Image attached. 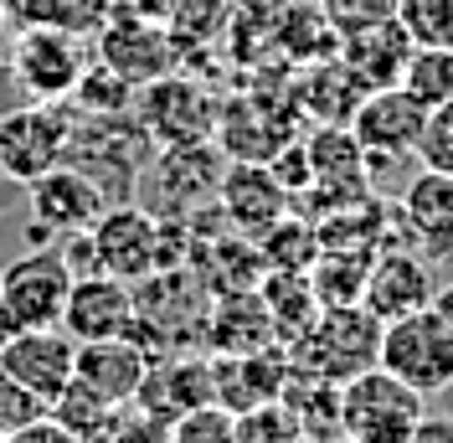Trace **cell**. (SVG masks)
<instances>
[{
	"label": "cell",
	"mask_w": 453,
	"mask_h": 443,
	"mask_svg": "<svg viewBox=\"0 0 453 443\" xmlns=\"http://www.w3.org/2000/svg\"><path fill=\"white\" fill-rule=\"evenodd\" d=\"M288 346L294 371H310V377H330V382H350L376 366L381 356V320L366 305H330L319 309L304 330Z\"/></svg>",
	"instance_id": "obj_1"
},
{
	"label": "cell",
	"mask_w": 453,
	"mask_h": 443,
	"mask_svg": "<svg viewBox=\"0 0 453 443\" xmlns=\"http://www.w3.org/2000/svg\"><path fill=\"white\" fill-rule=\"evenodd\" d=\"M423 392L396 382L387 366L340 382V433L356 443H407L423 423Z\"/></svg>",
	"instance_id": "obj_2"
},
{
	"label": "cell",
	"mask_w": 453,
	"mask_h": 443,
	"mask_svg": "<svg viewBox=\"0 0 453 443\" xmlns=\"http://www.w3.org/2000/svg\"><path fill=\"white\" fill-rule=\"evenodd\" d=\"M73 129H78V109L67 98H57V104L31 98L27 109L0 113V175L31 186L36 175H47L52 166L67 160Z\"/></svg>",
	"instance_id": "obj_3"
},
{
	"label": "cell",
	"mask_w": 453,
	"mask_h": 443,
	"mask_svg": "<svg viewBox=\"0 0 453 443\" xmlns=\"http://www.w3.org/2000/svg\"><path fill=\"white\" fill-rule=\"evenodd\" d=\"M73 289V268L62 248H27L0 268V330H36V325H62V305Z\"/></svg>",
	"instance_id": "obj_4"
},
{
	"label": "cell",
	"mask_w": 453,
	"mask_h": 443,
	"mask_svg": "<svg viewBox=\"0 0 453 443\" xmlns=\"http://www.w3.org/2000/svg\"><path fill=\"white\" fill-rule=\"evenodd\" d=\"M376 366H387L396 382H407L412 392L438 397V392L453 387V330L433 315V305L412 309L402 320H387Z\"/></svg>",
	"instance_id": "obj_5"
},
{
	"label": "cell",
	"mask_w": 453,
	"mask_h": 443,
	"mask_svg": "<svg viewBox=\"0 0 453 443\" xmlns=\"http://www.w3.org/2000/svg\"><path fill=\"white\" fill-rule=\"evenodd\" d=\"M93 62L78 31H57V27H16V42L5 52V67L16 88L27 98L57 104V98H73V88L83 78V67Z\"/></svg>",
	"instance_id": "obj_6"
},
{
	"label": "cell",
	"mask_w": 453,
	"mask_h": 443,
	"mask_svg": "<svg viewBox=\"0 0 453 443\" xmlns=\"http://www.w3.org/2000/svg\"><path fill=\"white\" fill-rule=\"evenodd\" d=\"M134 119L155 139V150L196 144V139L217 135V93H206V83H196L191 73L175 67L165 78L134 88Z\"/></svg>",
	"instance_id": "obj_7"
},
{
	"label": "cell",
	"mask_w": 453,
	"mask_h": 443,
	"mask_svg": "<svg viewBox=\"0 0 453 443\" xmlns=\"http://www.w3.org/2000/svg\"><path fill=\"white\" fill-rule=\"evenodd\" d=\"M98 42H93V52L98 62H109L119 78H129L134 88L155 83V78H165L180 67V52H175V36H170L165 21H155V16H140V11H129V5H119L113 0L109 16H104V27L93 31Z\"/></svg>",
	"instance_id": "obj_8"
},
{
	"label": "cell",
	"mask_w": 453,
	"mask_h": 443,
	"mask_svg": "<svg viewBox=\"0 0 453 443\" xmlns=\"http://www.w3.org/2000/svg\"><path fill=\"white\" fill-rule=\"evenodd\" d=\"M88 232H93V248H98V268L104 274H119V278H129V284L160 274V217L155 212L119 201V206H104Z\"/></svg>",
	"instance_id": "obj_9"
},
{
	"label": "cell",
	"mask_w": 453,
	"mask_h": 443,
	"mask_svg": "<svg viewBox=\"0 0 453 443\" xmlns=\"http://www.w3.org/2000/svg\"><path fill=\"white\" fill-rule=\"evenodd\" d=\"M427 109L407 93L402 83L392 88H371L361 98V109L350 113V135L361 139L366 160H402V155H418V139H423Z\"/></svg>",
	"instance_id": "obj_10"
},
{
	"label": "cell",
	"mask_w": 453,
	"mask_h": 443,
	"mask_svg": "<svg viewBox=\"0 0 453 443\" xmlns=\"http://www.w3.org/2000/svg\"><path fill=\"white\" fill-rule=\"evenodd\" d=\"M217 201H222V217L242 232V237H263L273 222H283L294 212V191L283 186L273 166H263V160H237V166L222 170V181H217Z\"/></svg>",
	"instance_id": "obj_11"
},
{
	"label": "cell",
	"mask_w": 453,
	"mask_h": 443,
	"mask_svg": "<svg viewBox=\"0 0 453 443\" xmlns=\"http://www.w3.org/2000/svg\"><path fill=\"white\" fill-rule=\"evenodd\" d=\"M134 402L150 408V413L170 417V423L206 408V402H217L211 356H196V351H160V356H150Z\"/></svg>",
	"instance_id": "obj_12"
},
{
	"label": "cell",
	"mask_w": 453,
	"mask_h": 443,
	"mask_svg": "<svg viewBox=\"0 0 453 443\" xmlns=\"http://www.w3.org/2000/svg\"><path fill=\"white\" fill-rule=\"evenodd\" d=\"M217 150H226L232 160H273L283 144H294V109H273L263 93L248 98H226L217 104Z\"/></svg>",
	"instance_id": "obj_13"
},
{
	"label": "cell",
	"mask_w": 453,
	"mask_h": 443,
	"mask_svg": "<svg viewBox=\"0 0 453 443\" xmlns=\"http://www.w3.org/2000/svg\"><path fill=\"white\" fill-rule=\"evenodd\" d=\"M211 377H217V402L226 413H253L263 402H279L288 377H294V361L288 346H257V351H237V356H211Z\"/></svg>",
	"instance_id": "obj_14"
},
{
	"label": "cell",
	"mask_w": 453,
	"mask_h": 443,
	"mask_svg": "<svg viewBox=\"0 0 453 443\" xmlns=\"http://www.w3.org/2000/svg\"><path fill=\"white\" fill-rule=\"evenodd\" d=\"M0 366H5L16 382H27L36 397H47V408H52V397L67 387L73 371H78V340L62 330V325L16 330V335H5V346H0Z\"/></svg>",
	"instance_id": "obj_15"
},
{
	"label": "cell",
	"mask_w": 453,
	"mask_h": 443,
	"mask_svg": "<svg viewBox=\"0 0 453 443\" xmlns=\"http://www.w3.org/2000/svg\"><path fill=\"white\" fill-rule=\"evenodd\" d=\"M104 206H109V196L98 191V181L88 170H78L73 160H62V166H52L47 175L31 181V222L47 227L52 237L93 227Z\"/></svg>",
	"instance_id": "obj_16"
},
{
	"label": "cell",
	"mask_w": 453,
	"mask_h": 443,
	"mask_svg": "<svg viewBox=\"0 0 453 443\" xmlns=\"http://www.w3.org/2000/svg\"><path fill=\"white\" fill-rule=\"evenodd\" d=\"M134 320V284L119 274H78L62 305V330L73 340H109L124 335Z\"/></svg>",
	"instance_id": "obj_17"
},
{
	"label": "cell",
	"mask_w": 453,
	"mask_h": 443,
	"mask_svg": "<svg viewBox=\"0 0 453 443\" xmlns=\"http://www.w3.org/2000/svg\"><path fill=\"white\" fill-rule=\"evenodd\" d=\"M361 305H366L381 325H387V320H402V315H412V309H427V305H433L427 258H423V253H412L407 243H396V248H387V253L376 248Z\"/></svg>",
	"instance_id": "obj_18"
},
{
	"label": "cell",
	"mask_w": 453,
	"mask_h": 443,
	"mask_svg": "<svg viewBox=\"0 0 453 443\" xmlns=\"http://www.w3.org/2000/svg\"><path fill=\"white\" fill-rule=\"evenodd\" d=\"M366 93H371L366 78L340 52H330V57H314V62L299 67V78H294V109L319 119V124H350V113L361 109Z\"/></svg>",
	"instance_id": "obj_19"
},
{
	"label": "cell",
	"mask_w": 453,
	"mask_h": 443,
	"mask_svg": "<svg viewBox=\"0 0 453 443\" xmlns=\"http://www.w3.org/2000/svg\"><path fill=\"white\" fill-rule=\"evenodd\" d=\"M155 181L165 191V206L175 217H186L201 201H217V181H222V155L217 139H196V144H165L155 155Z\"/></svg>",
	"instance_id": "obj_20"
},
{
	"label": "cell",
	"mask_w": 453,
	"mask_h": 443,
	"mask_svg": "<svg viewBox=\"0 0 453 443\" xmlns=\"http://www.w3.org/2000/svg\"><path fill=\"white\" fill-rule=\"evenodd\" d=\"M144 366H150V351L134 346L129 335H109V340H78V382H88L93 392H104L109 402L129 408L134 392L144 382Z\"/></svg>",
	"instance_id": "obj_21"
},
{
	"label": "cell",
	"mask_w": 453,
	"mask_h": 443,
	"mask_svg": "<svg viewBox=\"0 0 453 443\" xmlns=\"http://www.w3.org/2000/svg\"><path fill=\"white\" fill-rule=\"evenodd\" d=\"M335 52L366 78V88H392V83H402V73H407V62L418 52V42L402 31L396 16H387L376 27H361V31H350V36H340Z\"/></svg>",
	"instance_id": "obj_22"
},
{
	"label": "cell",
	"mask_w": 453,
	"mask_h": 443,
	"mask_svg": "<svg viewBox=\"0 0 453 443\" xmlns=\"http://www.w3.org/2000/svg\"><path fill=\"white\" fill-rule=\"evenodd\" d=\"M402 217L412 243L427 248V258H449L453 253V175L449 170H427L407 186L402 196Z\"/></svg>",
	"instance_id": "obj_23"
},
{
	"label": "cell",
	"mask_w": 453,
	"mask_h": 443,
	"mask_svg": "<svg viewBox=\"0 0 453 443\" xmlns=\"http://www.w3.org/2000/svg\"><path fill=\"white\" fill-rule=\"evenodd\" d=\"M47 413H52L78 443H109L113 423H119V413H124V408H119V402H109L104 392H93L88 382H78V377H73V382L52 397V408H47Z\"/></svg>",
	"instance_id": "obj_24"
},
{
	"label": "cell",
	"mask_w": 453,
	"mask_h": 443,
	"mask_svg": "<svg viewBox=\"0 0 453 443\" xmlns=\"http://www.w3.org/2000/svg\"><path fill=\"white\" fill-rule=\"evenodd\" d=\"M371 258H376V253H319L314 268H310V289H314V299H319V309L361 305Z\"/></svg>",
	"instance_id": "obj_25"
},
{
	"label": "cell",
	"mask_w": 453,
	"mask_h": 443,
	"mask_svg": "<svg viewBox=\"0 0 453 443\" xmlns=\"http://www.w3.org/2000/svg\"><path fill=\"white\" fill-rule=\"evenodd\" d=\"M113 0H21L11 27H57V31H78V36H93L104 27Z\"/></svg>",
	"instance_id": "obj_26"
},
{
	"label": "cell",
	"mask_w": 453,
	"mask_h": 443,
	"mask_svg": "<svg viewBox=\"0 0 453 443\" xmlns=\"http://www.w3.org/2000/svg\"><path fill=\"white\" fill-rule=\"evenodd\" d=\"M257 248H263V263H268V268L310 274L314 258H319V227H314V222H299L288 212L283 222H273V227L257 237Z\"/></svg>",
	"instance_id": "obj_27"
},
{
	"label": "cell",
	"mask_w": 453,
	"mask_h": 443,
	"mask_svg": "<svg viewBox=\"0 0 453 443\" xmlns=\"http://www.w3.org/2000/svg\"><path fill=\"white\" fill-rule=\"evenodd\" d=\"M73 109L83 113V119H104V113H129L134 109V83L129 78H119L109 62H88L78 88H73V98H67Z\"/></svg>",
	"instance_id": "obj_28"
},
{
	"label": "cell",
	"mask_w": 453,
	"mask_h": 443,
	"mask_svg": "<svg viewBox=\"0 0 453 443\" xmlns=\"http://www.w3.org/2000/svg\"><path fill=\"white\" fill-rule=\"evenodd\" d=\"M402 88L423 104V109H438L453 98V47H418L407 73H402Z\"/></svg>",
	"instance_id": "obj_29"
},
{
	"label": "cell",
	"mask_w": 453,
	"mask_h": 443,
	"mask_svg": "<svg viewBox=\"0 0 453 443\" xmlns=\"http://www.w3.org/2000/svg\"><path fill=\"white\" fill-rule=\"evenodd\" d=\"M396 21L418 47H453V0H396Z\"/></svg>",
	"instance_id": "obj_30"
},
{
	"label": "cell",
	"mask_w": 453,
	"mask_h": 443,
	"mask_svg": "<svg viewBox=\"0 0 453 443\" xmlns=\"http://www.w3.org/2000/svg\"><path fill=\"white\" fill-rule=\"evenodd\" d=\"M232 443H314L283 402H263L253 413H237V439Z\"/></svg>",
	"instance_id": "obj_31"
},
{
	"label": "cell",
	"mask_w": 453,
	"mask_h": 443,
	"mask_svg": "<svg viewBox=\"0 0 453 443\" xmlns=\"http://www.w3.org/2000/svg\"><path fill=\"white\" fill-rule=\"evenodd\" d=\"M232 439H237V413H226L222 402H206V408L170 423V443H232Z\"/></svg>",
	"instance_id": "obj_32"
},
{
	"label": "cell",
	"mask_w": 453,
	"mask_h": 443,
	"mask_svg": "<svg viewBox=\"0 0 453 443\" xmlns=\"http://www.w3.org/2000/svg\"><path fill=\"white\" fill-rule=\"evenodd\" d=\"M36 417H47V397H36L27 382H16L5 366H0V433L11 439V433H21L27 423Z\"/></svg>",
	"instance_id": "obj_33"
},
{
	"label": "cell",
	"mask_w": 453,
	"mask_h": 443,
	"mask_svg": "<svg viewBox=\"0 0 453 443\" xmlns=\"http://www.w3.org/2000/svg\"><path fill=\"white\" fill-rule=\"evenodd\" d=\"M319 11L335 27V36H350V31L376 27V21L396 16V0H319Z\"/></svg>",
	"instance_id": "obj_34"
},
{
	"label": "cell",
	"mask_w": 453,
	"mask_h": 443,
	"mask_svg": "<svg viewBox=\"0 0 453 443\" xmlns=\"http://www.w3.org/2000/svg\"><path fill=\"white\" fill-rule=\"evenodd\" d=\"M418 155H423L427 170H449V175H453V98H449V104H438V109H427Z\"/></svg>",
	"instance_id": "obj_35"
},
{
	"label": "cell",
	"mask_w": 453,
	"mask_h": 443,
	"mask_svg": "<svg viewBox=\"0 0 453 443\" xmlns=\"http://www.w3.org/2000/svg\"><path fill=\"white\" fill-rule=\"evenodd\" d=\"M109 443H170V417L150 413L140 402H129V408L119 413V423H113Z\"/></svg>",
	"instance_id": "obj_36"
},
{
	"label": "cell",
	"mask_w": 453,
	"mask_h": 443,
	"mask_svg": "<svg viewBox=\"0 0 453 443\" xmlns=\"http://www.w3.org/2000/svg\"><path fill=\"white\" fill-rule=\"evenodd\" d=\"M5 443H78V439H73V433H67V428L47 413V417H36V423H27L21 433H11Z\"/></svg>",
	"instance_id": "obj_37"
},
{
	"label": "cell",
	"mask_w": 453,
	"mask_h": 443,
	"mask_svg": "<svg viewBox=\"0 0 453 443\" xmlns=\"http://www.w3.org/2000/svg\"><path fill=\"white\" fill-rule=\"evenodd\" d=\"M407 443H453V417H423Z\"/></svg>",
	"instance_id": "obj_38"
},
{
	"label": "cell",
	"mask_w": 453,
	"mask_h": 443,
	"mask_svg": "<svg viewBox=\"0 0 453 443\" xmlns=\"http://www.w3.org/2000/svg\"><path fill=\"white\" fill-rule=\"evenodd\" d=\"M119 5H129V11H140V16H155V21H170L180 0H119Z\"/></svg>",
	"instance_id": "obj_39"
},
{
	"label": "cell",
	"mask_w": 453,
	"mask_h": 443,
	"mask_svg": "<svg viewBox=\"0 0 453 443\" xmlns=\"http://www.w3.org/2000/svg\"><path fill=\"white\" fill-rule=\"evenodd\" d=\"M433 315H438V320H443V325L453 330V284H443V289H433Z\"/></svg>",
	"instance_id": "obj_40"
},
{
	"label": "cell",
	"mask_w": 453,
	"mask_h": 443,
	"mask_svg": "<svg viewBox=\"0 0 453 443\" xmlns=\"http://www.w3.org/2000/svg\"><path fill=\"white\" fill-rule=\"evenodd\" d=\"M16 5H21V0H0V16L11 21V16H16Z\"/></svg>",
	"instance_id": "obj_41"
},
{
	"label": "cell",
	"mask_w": 453,
	"mask_h": 443,
	"mask_svg": "<svg viewBox=\"0 0 453 443\" xmlns=\"http://www.w3.org/2000/svg\"><path fill=\"white\" fill-rule=\"evenodd\" d=\"M330 443H356V439H345V433H340V439H330Z\"/></svg>",
	"instance_id": "obj_42"
},
{
	"label": "cell",
	"mask_w": 453,
	"mask_h": 443,
	"mask_svg": "<svg viewBox=\"0 0 453 443\" xmlns=\"http://www.w3.org/2000/svg\"><path fill=\"white\" fill-rule=\"evenodd\" d=\"M0 346H5V330H0Z\"/></svg>",
	"instance_id": "obj_43"
},
{
	"label": "cell",
	"mask_w": 453,
	"mask_h": 443,
	"mask_svg": "<svg viewBox=\"0 0 453 443\" xmlns=\"http://www.w3.org/2000/svg\"><path fill=\"white\" fill-rule=\"evenodd\" d=\"M0 67H5V52H0Z\"/></svg>",
	"instance_id": "obj_44"
},
{
	"label": "cell",
	"mask_w": 453,
	"mask_h": 443,
	"mask_svg": "<svg viewBox=\"0 0 453 443\" xmlns=\"http://www.w3.org/2000/svg\"><path fill=\"white\" fill-rule=\"evenodd\" d=\"M0 443H5V433H0Z\"/></svg>",
	"instance_id": "obj_45"
}]
</instances>
